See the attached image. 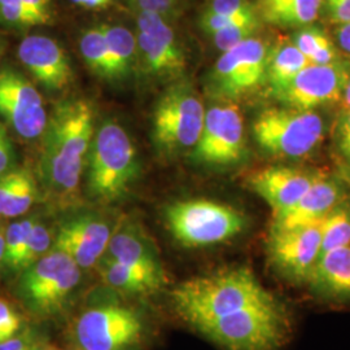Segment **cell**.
Wrapping results in <instances>:
<instances>
[{
	"label": "cell",
	"instance_id": "obj_1",
	"mask_svg": "<svg viewBox=\"0 0 350 350\" xmlns=\"http://www.w3.org/2000/svg\"><path fill=\"white\" fill-rule=\"evenodd\" d=\"M94 135L95 113L90 101L69 99L53 108L42 134L40 176L57 205L77 199Z\"/></svg>",
	"mask_w": 350,
	"mask_h": 350
},
{
	"label": "cell",
	"instance_id": "obj_2",
	"mask_svg": "<svg viewBox=\"0 0 350 350\" xmlns=\"http://www.w3.org/2000/svg\"><path fill=\"white\" fill-rule=\"evenodd\" d=\"M274 300L245 266L227 267L182 282L172 291L175 312L192 327Z\"/></svg>",
	"mask_w": 350,
	"mask_h": 350
},
{
	"label": "cell",
	"instance_id": "obj_3",
	"mask_svg": "<svg viewBox=\"0 0 350 350\" xmlns=\"http://www.w3.org/2000/svg\"><path fill=\"white\" fill-rule=\"evenodd\" d=\"M139 172L138 152L125 129L114 121H105L95 133L88 152V196L104 204L121 200Z\"/></svg>",
	"mask_w": 350,
	"mask_h": 350
},
{
	"label": "cell",
	"instance_id": "obj_4",
	"mask_svg": "<svg viewBox=\"0 0 350 350\" xmlns=\"http://www.w3.org/2000/svg\"><path fill=\"white\" fill-rule=\"evenodd\" d=\"M226 350H278L286 341L288 317L274 299L196 327Z\"/></svg>",
	"mask_w": 350,
	"mask_h": 350
},
{
	"label": "cell",
	"instance_id": "obj_5",
	"mask_svg": "<svg viewBox=\"0 0 350 350\" xmlns=\"http://www.w3.org/2000/svg\"><path fill=\"white\" fill-rule=\"evenodd\" d=\"M82 282V269L62 250H52L20 273L16 295L27 312L50 318L62 313Z\"/></svg>",
	"mask_w": 350,
	"mask_h": 350
},
{
	"label": "cell",
	"instance_id": "obj_6",
	"mask_svg": "<svg viewBox=\"0 0 350 350\" xmlns=\"http://www.w3.org/2000/svg\"><path fill=\"white\" fill-rule=\"evenodd\" d=\"M172 237L183 247L205 248L228 241L245 228V215L238 209L208 199L176 201L165 209Z\"/></svg>",
	"mask_w": 350,
	"mask_h": 350
},
{
	"label": "cell",
	"instance_id": "obj_7",
	"mask_svg": "<svg viewBox=\"0 0 350 350\" xmlns=\"http://www.w3.org/2000/svg\"><path fill=\"white\" fill-rule=\"evenodd\" d=\"M146 336V321L135 308L118 300L88 305L75 318L77 350H137Z\"/></svg>",
	"mask_w": 350,
	"mask_h": 350
},
{
	"label": "cell",
	"instance_id": "obj_8",
	"mask_svg": "<svg viewBox=\"0 0 350 350\" xmlns=\"http://www.w3.org/2000/svg\"><path fill=\"white\" fill-rule=\"evenodd\" d=\"M252 130L263 150L282 159L309 154L325 137V124L318 113L291 107L267 108L254 120Z\"/></svg>",
	"mask_w": 350,
	"mask_h": 350
},
{
	"label": "cell",
	"instance_id": "obj_9",
	"mask_svg": "<svg viewBox=\"0 0 350 350\" xmlns=\"http://www.w3.org/2000/svg\"><path fill=\"white\" fill-rule=\"evenodd\" d=\"M205 120V108L195 90L176 83L157 101L152 117V138L157 150L174 156L195 148Z\"/></svg>",
	"mask_w": 350,
	"mask_h": 350
},
{
	"label": "cell",
	"instance_id": "obj_10",
	"mask_svg": "<svg viewBox=\"0 0 350 350\" xmlns=\"http://www.w3.org/2000/svg\"><path fill=\"white\" fill-rule=\"evenodd\" d=\"M269 46L252 37L222 52L209 77V90L219 99L245 96L266 83Z\"/></svg>",
	"mask_w": 350,
	"mask_h": 350
},
{
	"label": "cell",
	"instance_id": "obj_11",
	"mask_svg": "<svg viewBox=\"0 0 350 350\" xmlns=\"http://www.w3.org/2000/svg\"><path fill=\"white\" fill-rule=\"evenodd\" d=\"M245 154L244 122L238 105L227 101L205 112L193 160L209 166H231Z\"/></svg>",
	"mask_w": 350,
	"mask_h": 350
},
{
	"label": "cell",
	"instance_id": "obj_12",
	"mask_svg": "<svg viewBox=\"0 0 350 350\" xmlns=\"http://www.w3.org/2000/svg\"><path fill=\"white\" fill-rule=\"evenodd\" d=\"M350 75V64L334 62L325 65L310 64L287 86L275 91L276 99L286 107L314 111L315 108L340 103Z\"/></svg>",
	"mask_w": 350,
	"mask_h": 350
},
{
	"label": "cell",
	"instance_id": "obj_13",
	"mask_svg": "<svg viewBox=\"0 0 350 350\" xmlns=\"http://www.w3.org/2000/svg\"><path fill=\"white\" fill-rule=\"evenodd\" d=\"M321 222L270 231L267 254L276 273L295 284L308 283L321 254Z\"/></svg>",
	"mask_w": 350,
	"mask_h": 350
},
{
	"label": "cell",
	"instance_id": "obj_14",
	"mask_svg": "<svg viewBox=\"0 0 350 350\" xmlns=\"http://www.w3.org/2000/svg\"><path fill=\"white\" fill-rule=\"evenodd\" d=\"M137 26L135 37L146 72L159 79H174L182 75L186 69V56L163 16L139 12Z\"/></svg>",
	"mask_w": 350,
	"mask_h": 350
},
{
	"label": "cell",
	"instance_id": "obj_15",
	"mask_svg": "<svg viewBox=\"0 0 350 350\" xmlns=\"http://www.w3.org/2000/svg\"><path fill=\"white\" fill-rule=\"evenodd\" d=\"M0 114L25 139L40 137L49 120L36 86L10 68L0 70Z\"/></svg>",
	"mask_w": 350,
	"mask_h": 350
},
{
	"label": "cell",
	"instance_id": "obj_16",
	"mask_svg": "<svg viewBox=\"0 0 350 350\" xmlns=\"http://www.w3.org/2000/svg\"><path fill=\"white\" fill-rule=\"evenodd\" d=\"M107 219L95 213H81L62 222L53 239V250L66 253L83 269H92L100 261L112 238Z\"/></svg>",
	"mask_w": 350,
	"mask_h": 350
},
{
	"label": "cell",
	"instance_id": "obj_17",
	"mask_svg": "<svg viewBox=\"0 0 350 350\" xmlns=\"http://www.w3.org/2000/svg\"><path fill=\"white\" fill-rule=\"evenodd\" d=\"M321 175L292 166H269L250 175L248 186L270 205L274 215L300 200Z\"/></svg>",
	"mask_w": 350,
	"mask_h": 350
},
{
	"label": "cell",
	"instance_id": "obj_18",
	"mask_svg": "<svg viewBox=\"0 0 350 350\" xmlns=\"http://www.w3.org/2000/svg\"><path fill=\"white\" fill-rule=\"evenodd\" d=\"M18 59L51 91H62L73 81V69L63 47L44 36L27 37L18 46Z\"/></svg>",
	"mask_w": 350,
	"mask_h": 350
},
{
	"label": "cell",
	"instance_id": "obj_19",
	"mask_svg": "<svg viewBox=\"0 0 350 350\" xmlns=\"http://www.w3.org/2000/svg\"><path fill=\"white\" fill-rule=\"evenodd\" d=\"M344 200V191L338 180L321 175L300 200L283 212L273 215L270 231H282L314 225Z\"/></svg>",
	"mask_w": 350,
	"mask_h": 350
},
{
	"label": "cell",
	"instance_id": "obj_20",
	"mask_svg": "<svg viewBox=\"0 0 350 350\" xmlns=\"http://www.w3.org/2000/svg\"><path fill=\"white\" fill-rule=\"evenodd\" d=\"M312 292L332 301H350V244L322 254L308 279Z\"/></svg>",
	"mask_w": 350,
	"mask_h": 350
},
{
	"label": "cell",
	"instance_id": "obj_21",
	"mask_svg": "<svg viewBox=\"0 0 350 350\" xmlns=\"http://www.w3.org/2000/svg\"><path fill=\"white\" fill-rule=\"evenodd\" d=\"M96 266L103 282L124 295H152L166 284L163 267H146L109 260H100Z\"/></svg>",
	"mask_w": 350,
	"mask_h": 350
},
{
	"label": "cell",
	"instance_id": "obj_22",
	"mask_svg": "<svg viewBox=\"0 0 350 350\" xmlns=\"http://www.w3.org/2000/svg\"><path fill=\"white\" fill-rule=\"evenodd\" d=\"M100 260L146 267H163L157 250L152 244L150 239L139 226L133 224L122 226L120 230L113 232Z\"/></svg>",
	"mask_w": 350,
	"mask_h": 350
},
{
	"label": "cell",
	"instance_id": "obj_23",
	"mask_svg": "<svg viewBox=\"0 0 350 350\" xmlns=\"http://www.w3.org/2000/svg\"><path fill=\"white\" fill-rule=\"evenodd\" d=\"M256 8L266 24L280 29H300L315 23L322 0H258Z\"/></svg>",
	"mask_w": 350,
	"mask_h": 350
},
{
	"label": "cell",
	"instance_id": "obj_24",
	"mask_svg": "<svg viewBox=\"0 0 350 350\" xmlns=\"http://www.w3.org/2000/svg\"><path fill=\"white\" fill-rule=\"evenodd\" d=\"M310 62L301 53L289 39H279L274 46L269 47L266 82L273 92L287 86Z\"/></svg>",
	"mask_w": 350,
	"mask_h": 350
},
{
	"label": "cell",
	"instance_id": "obj_25",
	"mask_svg": "<svg viewBox=\"0 0 350 350\" xmlns=\"http://www.w3.org/2000/svg\"><path fill=\"white\" fill-rule=\"evenodd\" d=\"M37 185L27 170L0 175V215L18 217L25 214L37 199Z\"/></svg>",
	"mask_w": 350,
	"mask_h": 350
},
{
	"label": "cell",
	"instance_id": "obj_26",
	"mask_svg": "<svg viewBox=\"0 0 350 350\" xmlns=\"http://www.w3.org/2000/svg\"><path fill=\"white\" fill-rule=\"evenodd\" d=\"M79 49L88 68L107 81H121L125 78L113 56L108 42L100 27L90 29L81 38Z\"/></svg>",
	"mask_w": 350,
	"mask_h": 350
},
{
	"label": "cell",
	"instance_id": "obj_27",
	"mask_svg": "<svg viewBox=\"0 0 350 350\" xmlns=\"http://www.w3.org/2000/svg\"><path fill=\"white\" fill-rule=\"evenodd\" d=\"M292 42L310 64L325 65L338 60L335 44L321 27L313 24L300 27L293 34Z\"/></svg>",
	"mask_w": 350,
	"mask_h": 350
},
{
	"label": "cell",
	"instance_id": "obj_28",
	"mask_svg": "<svg viewBox=\"0 0 350 350\" xmlns=\"http://www.w3.org/2000/svg\"><path fill=\"white\" fill-rule=\"evenodd\" d=\"M321 254L350 244V201L342 200L321 222Z\"/></svg>",
	"mask_w": 350,
	"mask_h": 350
},
{
	"label": "cell",
	"instance_id": "obj_29",
	"mask_svg": "<svg viewBox=\"0 0 350 350\" xmlns=\"http://www.w3.org/2000/svg\"><path fill=\"white\" fill-rule=\"evenodd\" d=\"M99 27L108 42V46L121 72L127 77L137 62V37L124 26L101 25Z\"/></svg>",
	"mask_w": 350,
	"mask_h": 350
},
{
	"label": "cell",
	"instance_id": "obj_30",
	"mask_svg": "<svg viewBox=\"0 0 350 350\" xmlns=\"http://www.w3.org/2000/svg\"><path fill=\"white\" fill-rule=\"evenodd\" d=\"M36 219L37 218L31 217V218H25L23 221L14 222L5 231V250H4L1 262H4L11 271L14 273L21 271V263L25 253L26 243Z\"/></svg>",
	"mask_w": 350,
	"mask_h": 350
},
{
	"label": "cell",
	"instance_id": "obj_31",
	"mask_svg": "<svg viewBox=\"0 0 350 350\" xmlns=\"http://www.w3.org/2000/svg\"><path fill=\"white\" fill-rule=\"evenodd\" d=\"M261 18H253L234 24L214 33L212 36L213 42L218 50L225 52L238 46L241 42L254 37L257 30L261 27Z\"/></svg>",
	"mask_w": 350,
	"mask_h": 350
},
{
	"label": "cell",
	"instance_id": "obj_32",
	"mask_svg": "<svg viewBox=\"0 0 350 350\" xmlns=\"http://www.w3.org/2000/svg\"><path fill=\"white\" fill-rule=\"evenodd\" d=\"M53 245L52 232L43 222L36 219L26 243L25 253L21 263V271L47 254ZM20 271V273H21Z\"/></svg>",
	"mask_w": 350,
	"mask_h": 350
},
{
	"label": "cell",
	"instance_id": "obj_33",
	"mask_svg": "<svg viewBox=\"0 0 350 350\" xmlns=\"http://www.w3.org/2000/svg\"><path fill=\"white\" fill-rule=\"evenodd\" d=\"M0 18L14 26H36L47 24L50 16L36 12L24 3H8L0 4Z\"/></svg>",
	"mask_w": 350,
	"mask_h": 350
},
{
	"label": "cell",
	"instance_id": "obj_34",
	"mask_svg": "<svg viewBox=\"0 0 350 350\" xmlns=\"http://www.w3.org/2000/svg\"><path fill=\"white\" fill-rule=\"evenodd\" d=\"M253 18H260L257 8L250 11V12L241 13V14H235V16H225V14H214V13L204 12L201 14L200 25L205 33L209 36H213L214 33L228 27V26L238 24L241 21L247 20H253Z\"/></svg>",
	"mask_w": 350,
	"mask_h": 350
},
{
	"label": "cell",
	"instance_id": "obj_35",
	"mask_svg": "<svg viewBox=\"0 0 350 350\" xmlns=\"http://www.w3.org/2000/svg\"><path fill=\"white\" fill-rule=\"evenodd\" d=\"M23 329V317L12 305L0 300V342L13 338Z\"/></svg>",
	"mask_w": 350,
	"mask_h": 350
},
{
	"label": "cell",
	"instance_id": "obj_36",
	"mask_svg": "<svg viewBox=\"0 0 350 350\" xmlns=\"http://www.w3.org/2000/svg\"><path fill=\"white\" fill-rule=\"evenodd\" d=\"M253 10H256V5L250 0H211L205 12L235 16Z\"/></svg>",
	"mask_w": 350,
	"mask_h": 350
},
{
	"label": "cell",
	"instance_id": "obj_37",
	"mask_svg": "<svg viewBox=\"0 0 350 350\" xmlns=\"http://www.w3.org/2000/svg\"><path fill=\"white\" fill-rule=\"evenodd\" d=\"M327 18L336 25L350 23V0H322Z\"/></svg>",
	"mask_w": 350,
	"mask_h": 350
},
{
	"label": "cell",
	"instance_id": "obj_38",
	"mask_svg": "<svg viewBox=\"0 0 350 350\" xmlns=\"http://www.w3.org/2000/svg\"><path fill=\"white\" fill-rule=\"evenodd\" d=\"M43 342L29 332H18L13 338L0 342V350H38Z\"/></svg>",
	"mask_w": 350,
	"mask_h": 350
},
{
	"label": "cell",
	"instance_id": "obj_39",
	"mask_svg": "<svg viewBox=\"0 0 350 350\" xmlns=\"http://www.w3.org/2000/svg\"><path fill=\"white\" fill-rule=\"evenodd\" d=\"M336 142L341 154L350 160V109H345V112L338 118Z\"/></svg>",
	"mask_w": 350,
	"mask_h": 350
},
{
	"label": "cell",
	"instance_id": "obj_40",
	"mask_svg": "<svg viewBox=\"0 0 350 350\" xmlns=\"http://www.w3.org/2000/svg\"><path fill=\"white\" fill-rule=\"evenodd\" d=\"M139 12L157 13L165 16L170 12L175 5V0H130Z\"/></svg>",
	"mask_w": 350,
	"mask_h": 350
},
{
	"label": "cell",
	"instance_id": "obj_41",
	"mask_svg": "<svg viewBox=\"0 0 350 350\" xmlns=\"http://www.w3.org/2000/svg\"><path fill=\"white\" fill-rule=\"evenodd\" d=\"M12 163V147L4 127L0 125V175L8 170Z\"/></svg>",
	"mask_w": 350,
	"mask_h": 350
},
{
	"label": "cell",
	"instance_id": "obj_42",
	"mask_svg": "<svg viewBox=\"0 0 350 350\" xmlns=\"http://www.w3.org/2000/svg\"><path fill=\"white\" fill-rule=\"evenodd\" d=\"M336 38H338L340 49L350 57V23L338 26L336 30Z\"/></svg>",
	"mask_w": 350,
	"mask_h": 350
},
{
	"label": "cell",
	"instance_id": "obj_43",
	"mask_svg": "<svg viewBox=\"0 0 350 350\" xmlns=\"http://www.w3.org/2000/svg\"><path fill=\"white\" fill-rule=\"evenodd\" d=\"M23 1L33 11L51 17V0H23Z\"/></svg>",
	"mask_w": 350,
	"mask_h": 350
},
{
	"label": "cell",
	"instance_id": "obj_44",
	"mask_svg": "<svg viewBox=\"0 0 350 350\" xmlns=\"http://www.w3.org/2000/svg\"><path fill=\"white\" fill-rule=\"evenodd\" d=\"M75 5L86 10H101L111 5L113 0H72Z\"/></svg>",
	"mask_w": 350,
	"mask_h": 350
},
{
	"label": "cell",
	"instance_id": "obj_45",
	"mask_svg": "<svg viewBox=\"0 0 350 350\" xmlns=\"http://www.w3.org/2000/svg\"><path fill=\"white\" fill-rule=\"evenodd\" d=\"M341 103H342V107L345 109H350V75L348 81H347V83H345V88H344V94H342Z\"/></svg>",
	"mask_w": 350,
	"mask_h": 350
},
{
	"label": "cell",
	"instance_id": "obj_46",
	"mask_svg": "<svg viewBox=\"0 0 350 350\" xmlns=\"http://www.w3.org/2000/svg\"><path fill=\"white\" fill-rule=\"evenodd\" d=\"M4 250H5V232H4L3 228L0 227V262L3 261Z\"/></svg>",
	"mask_w": 350,
	"mask_h": 350
},
{
	"label": "cell",
	"instance_id": "obj_47",
	"mask_svg": "<svg viewBox=\"0 0 350 350\" xmlns=\"http://www.w3.org/2000/svg\"><path fill=\"white\" fill-rule=\"evenodd\" d=\"M38 350H59L57 348H55V347H52V345H47V344H43L40 348Z\"/></svg>",
	"mask_w": 350,
	"mask_h": 350
},
{
	"label": "cell",
	"instance_id": "obj_48",
	"mask_svg": "<svg viewBox=\"0 0 350 350\" xmlns=\"http://www.w3.org/2000/svg\"><path fill=\"white\" fill-rule=\"evenodd\" d=\"M349 176H350V172H349Z\"/></svg>",
	"mask_w": 350,
	"mask_h": 350
}]
</instances>
